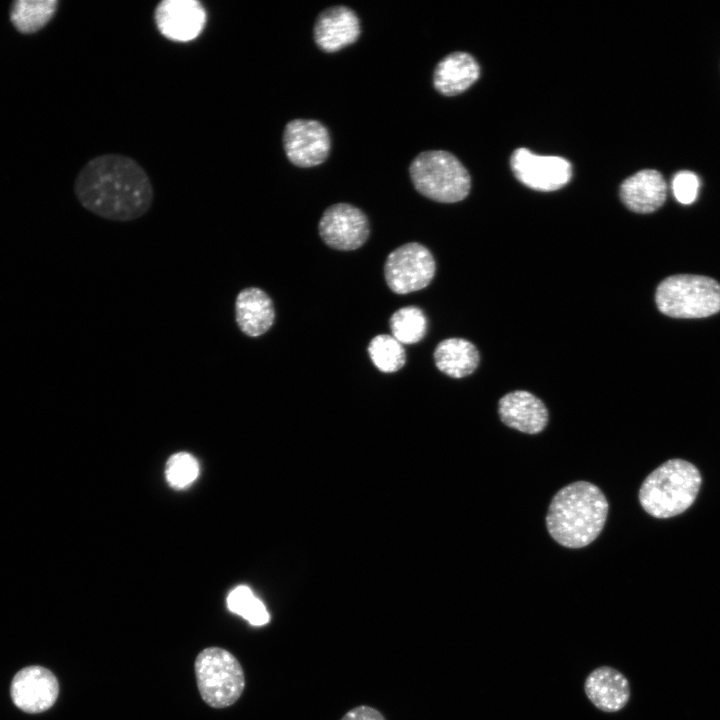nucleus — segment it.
Wrapping results in <instances>:
<instances>
[{"label": "nucleus", "instance_id": "obj_14", "mask_svg": "<svg viewBox=\"0 0 720 720\" xmlns=\"http://www.w3.org/2000/svg\"><path fill=\"white\" fill-rule=\"evenodd\" d=\"M584 692L593 706L605 713L619 712L627 705L631 696L626 676L607 665L599 666L587 675Z\"/></svg>", "mask_w": 720, "mask_h": 720}, {"label": "nucleus", "instance_id": "obj_26", "mask_svg": "<svg viewBox=\"0 0 720 720\" xmlns=\"http://www.w3.org/2000/svg\"><path fill=\"white\" fill-rule=\"evenodd\" d=\"M340 720H386L384 715L369 705H358L348 710Z\"/></svg>", "mask_w": 720, "mask_h": 720}, {"label": "nucleus", "instance_id": "obj_5", "mask_svg": "<svg viewBox=\"0 0 720 720\" xmlns=\"http://www.w3.org/2000/svg\"><path fill=\"white\" fill-rule=\"evenodd\" d=\"M660 312L673 318H702L720 311V284L698 275H674L657 287Z\"/></svg>", "mask_w": 720, "mask_h": 720}, {"label": "nucleus", "instance_id": "obj_4", "mask_svg": "<svg viewBox=\"0 0 720 720\" xmlns=\"http://www.w3.org/2000/svg\"><path fill=\"white\" fill-rule=\"evenodd\" d=\"M409 175L418 193L440 203L459 202L471 188L467 169L456 156L444 150L419 153L410 163Z\"/></svg>", "mask_w": 720, "mask_h": 720}, {"label": "nucleus", "instance_id": "obj_17", "mask_svg": "<svg viewBox=\"0 0 720 720\" xmlns=\"http://www.w3.org/2000/svg\"><path fill=\"white\" fill-rule=\"evenodd\" d=\"M619 195L629 210L641 214L652 213L664 204L667 184L658 171L643 169L622 182Z\"/></svg>", "mask_w": 720, "mask_h": 720}, {"label": "nucleus", "instance_id": "obj_11", "mask_svg": "<svg viewBox=\"0 0 720 720\" xmlns=\"http://www.w3.org/2000/svg\"><path fill=\"white\" fill-rule=\"evenodd\" d=\"M153 20L163 37L186 43L202 33L207 23V12L197 0H162L154 8Z\"/></svg>", "mask_w": 720, "mask_h": 720}, {"label": "nucleus", "instance_id": "obj_10", "mask_svg": "<svg viewBox=\"0 0 720 720\" xmlns=\"http://www.w3.org/2000/svg\"><path fill=\"white\" fill-rule=\"evenodd\" d=\"M515 177L525 186L538 191H555L569 183L571 163L559 156H542L526 148L516 149L510 159Z\"/></svg>", "mask_w": 720, "mask_h": 720}, {"label": "nucleus", "instance_id": "obj_9", "mask_svg": "<svg viewBox=\"0 0 720 720\" xmlns=\"http://www.w3.org/2000/svg\"><path fill=\"white\" fill-rule=\"evenodd\" d=\"M323 242L336 250L360 248L369 237L366 214L349 203H336L325 209L318 224Z\"/></svg>", "mask_w": 720, "mask_h": 720}, {"label": "nucleus", "instance_id": "obj_23", "mask_svg": "<svg viewBox=\"0 0 720 720\" xmlns=\"http://www.w3.org/2000/svg\"><path fill=\"white\" fill-rule=\"evenodd\" d=\"M227 606L231 612L242 616L253 626H262L270 621L264 603L245 585L237 586L229 593Z\"/></svg>", "mask_w": 720, "mask_h": 720}, {"label": "nucleus", "instance_id": "obj_13", "mask_svg": "<svg viewBox=\"0 0 720 720\" xmlns=\"http://www.w3.org/2000/svg\"><path fill=\"white\" fill-rule=\"evenodd\" d=\"M361 35L360 19L353 9L344 5L321 11L314 23L313 38L317 47L334 53L354 44Z\"/></svg>", "mask_w": 720, "mask_h": 720}, {"label": "nucleus", "instance_id": "obj_15", "mask_svg": "<svg viewBox=\"0 0 720 720\" xmlns=\"http://www.w3.org/2000/svg\"><path fill=\"white\" fill-rule=\"evenodd\" d=\"M498 414L506 426L527 434L543 431L549 419L542 400L524 390L509 392L501 397Z\"/></svg>", "mask_w": 720, "mask_h": 720}, {"label": "nucleus", "instance_id": "obj_8", "mask_svg": "<svg viewBox=\"0 0 720 720\" xmlns=\"http://www.w3.org/2000/svg\"><path fill=\"white\" fill-rule=\"evenodd\" d=\"M284 153L294 166L310 168L322 164L330 153L327 127L313 119H293L283 130Z\"/></svg>", "mask_w": 720, "mask_h": 720}, {"label": "nucleus", "instance_id": "obj_3", "mask_svg": "<svg viewBox=\"0 0 720 720\" xmlns=\"http://www.w3.org/2000/svg\"><path fill=\"white\" fill-rule=\"evenodd\" d=\"M700 486L701 475L692 463L671 459L646 477L639 490V501L651 516L670 518L692 505Z\"/></svg>", "mask_w": 720, "mask_h": 720}, {"label": "nucleus", "instance_id": "obj_2", "mask_svg": "<svg viewBox=\"0 0 720 720\" xmlns=\"http://www.w3.org/2000/svg\"><path fill=\"white\" fill-rule=\"evenodd\" d=\"M608 501L596 485L576 481L552 498L546 515L550 536L568 548H582L601 533L608 515Z\"/></svg>", "mask_w": 720, "mask_h": 720}, {"label": "nucleus", "instance_id": "obj_7", "mask_svg": "<svg viewBox=\"0 0 720 720\" xmlns=\"http://www.w3.org/2000/svg\"><path fill=\"white\" fill-rule=\"evenodd\" d=\"M436 263L430 250L417 242L403 244L386 258L384 276L390 290L408 294L427 287L434 278Z\"/></svg>", "mask_w": 720, "mask_h": 720}, {"label": "nucleus", "instance_id": "obj_6", "mask_svg": "<svg viewBox=\"0 0 720 720\" xmlns=\"http://www.w3.org/2000/svg\"><path fill=\"white\" fill-rule=\"evenodd\" d=\"M195 675L200 696L213 708H225L234 704L245 687L241 664L229 651L209 647L196 657Z\"/></svg>", "mask_w": 720, "mask_h": 720}, {"label": "nucleus", "instance_id": "obj_12", "mask_svg": "<svg viewBox=\"0 0 720 720\" xmlns=\"http://www.w3.org/2000/svg\"><path fill=\"white\" fill-rule=\"evenodd\" d=\"M59 684L55 675L42 666L32 665L19 670L10 685V696L20 710L40 713L55 703Z\"/></svg>", "mask_w": 720, "mask_h": 720}, {"label": "nucleus", "instance_id": "obj_18", "mask_svg": "<svg viewBox=\"0 0 720 720\" xmlns=\"http://www.w3.org/2000/svg\"><path fill=\"white\" fill-rule=\"evenodd\" d=\"M480 76L475 58L466 52L456 51L443 57L433 72V86L444 96H456L472 86Z\"/></svg>", "mask_w": 720, "mask_h": 720}, {"label": "nucleus", "instance_id": "obj_21", "mask_svg": "<svg viewBox=\"0 0 720 720\" xmlns=\"http://www.w3.org/2000/svg\"><path fill=\"white\" fill-rule=\"evenodd\" d=\"M392 336L401 344L421 341L427 330V319L417 306H406L395 311L389 320Z\"/></svg>", "mask_w": 720, "mask_h": 720}, {"label": "nucleus", "instance_id": "obj_20", "mask_svg": "<svg viewBox=\"0 0 720 720\" xmlns=\"http://www.w3.org/2000/svg\"><path fill=\"white\" fill-rule=\"evenodd\" d=\"M56 0H18L10 9V20L21 33H34L43 28L57 11Z\"/></svg>", "mask_w": 720, "mask_h": 720}, {"label": "nucleus", "instance_id": "obj_24", "mask_svg": "<svg viewBox=\"0 0 720 720\" xmlns=\"http://www.w3.org/2000/svg\"><path fill=\"white\" fill-rule=\"evenodd\" d=\"M199 475V464L189 453L179 452L172 455L165 467L167 482L174 488L181 489L191 485Z\"/></svg>", "mask_w": 720, "mask_h": 720}, {"label": "nucleus", "instance_id": "obj_19", "mask_svg": "<svg viewBox=\"0 0 720 720\" xmlns=\"http://www.w3.org/2000/svg\"><path fill=\"white\" fill-rule=\"evenodd\" d=\"M433 357L436 367L452 378L472 374L480 361L476 346L463 338L442 340L436 346Z\"/></svg>", "mask_w": 720, "mask_h": 720}, {"label": "nucleus", "instance_id": "obj_22", "mask_svg": "<svg viewBox=\"0 0 720 720\" xmlns=\"http://www.w3.org/2000/svg\"><path fill=\"white\" fill-rule=\"evenodd\" d=\"M368 354L375 367L383 373H394L406 363L403 345L392 335L380 334L372 338Z\"/></svg>", "mask_w": 720, "mask_h": 720}, {"label": "nucleus", "instance_id": "obj_16", "mask_svg": "<svg viewBox=\"0 0 720 720\" xmlns=\"http://www.w3.org/2000/svg\"><path fill=\"white\" fill-rule=\"evenodd\" d=\"M235 322L250 338L265 334L274 324L275 309L271 297L259 287L240 290L234 304Z\"/></svg>", "mask_w": 720, "mask_h": 720}, {"label": "nucleus", "instance_id": "obj_1", "mask_svg": "<svg viewBox=\"0 0 720 720\" xmlns=\"http://www.w3.org/2000/svg\"><path fill=\"white\" fill-rule=\"evenodd\" d=\"M78 202L109 221L129 222L144 216L154 200L152 181L134 158L105 153L88 160L73 186Z\"/></svg>", "mask_w": 720, "mask_h": 720}, {"label": "nucleus", "instance_id": "obj_25", "mask_svg": "<svg viewBox=\"0 0 720 720\" xmlns=\"http://www.w3.org/2000/svg\"><path fill=\"white\" fill-rule=\"evenodd\" d=\"M699 187L700 180L698 176L687 170L676 173L671 182L674 197L684 205H689L696 200Z\"/></svg>", "mask_w": 720, "mask_h": 720}]
</instances>
